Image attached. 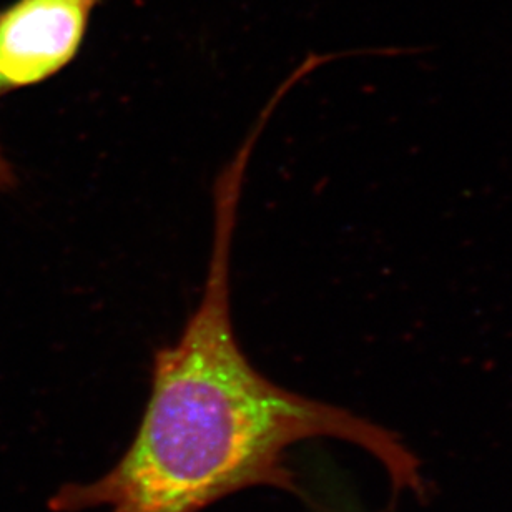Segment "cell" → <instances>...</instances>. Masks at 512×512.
<instances>
[{"label":"cell","mask_w":512,"mask_h":512,"mask_svg":"<svg viewBox=\"0 0 512 512\" xmlns=\"http://www.w3.org/2000/svg\"><path fill=\"white\" fill-rule=\"evenodd\" d=\"M250 152L240 148L215 185L207 283L177 343L157 351L152 391L119 463L69 483L55 512H202L250 488L300 499L290 451L310 439L350 443L375 458L393 499L426 498L421 461L393 429L336 404L278 386L248 361L233 331L230 261Z\"/></svg>","instance_id":"6da1fadb"},{"label":"cell","mask_w":512,"mask_h":512,"mask_svg":"<svg viewBox=\"0 0 512 512\" xmlns=\"http://www.w3.org/2000/svg\"><path fill=\"white\" fill-rule=\"evenodd\" d=\"M100 0H15L0 12V97L42 84L79 55Z\"/></svg>","instance_id":"7a4b0ae2"},{"label":"cell","mask_w":512,"mask_h":512,"mask_svg":"<svg viewBox=\"0 0 512 512\" xmlns=\"http://www.w3.org/2000/svg\"><path fill=\"white\" fill-rule=\"evenodd\" d=\"M306 512H368L360 498L333 469H311L301 473Z\"/></svg>","instance_id":"3957f363"},{"label":"cell","mask_w":512,"mask_h":512,"mask_svg":"<svg viewBox=\"0 0 512 512\" xmlns=\"http://www.w3.org/2000/svg\"><path fill=\"white\" fill-rule=\"evenodd\" d=\"M15 175L14 170L10 168L9 160L4 157L2 148H0V190L14 187Z\"/></svg>","instance_id":"277c9868"}]
</instances>
